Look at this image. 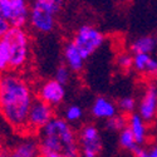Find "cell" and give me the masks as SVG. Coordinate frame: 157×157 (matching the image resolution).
<instances>
[{
	"instance_id": "9",
	"label": "cell",
	"mask_w": 157,
	"mask_h": 157,
	"mask_svg": "<svg viewBox=\"0 0 157 157\" xmlns=\"http://www.w3.org/2000/svg\"><path fill=\"white\" fill-rule=\"evenodd\" d=\"M65 94H67V92H65V86L60 84L54 78L53 79L44 81L38 87V90H36L38 99H40L42 102L49 104V106L53 108L60 106L64 102Z\"/></svg>"
},
{
	"instance_id": "2",
	"label": "cell",
	"mask_w": 157,
	"mask_h": 157,
	"mask_svg": "<svg viewBox=\"0 0 157 157\" xmlns=\"http://www.w3.org/2000/svg\"><path fill=\"white\" fill-rule=\"evenodd\" d=\"M39 135V157H81L77 132L63 117L54 116Z\"/></svg>"
},
{
	"instance_id": "13",
	"label": "cell",
	"mask_w": 157,
	"mask_h": 157,
	"mask_svg": "<svg viewBox=\"0 0 157 157\" xmlns=\"http://www.w3.org/2000/svg\"><path fill=\"white\" fill-rule=\"evenodd\" d=\"M63 58L65 62V65L74 73H79L84 68V62L86 59L82 57L79 50L77 49L74 43L71 40L63 48Z\"/></svg>"
},
{
	"instance_id": "28",
	"label": "cell",
	"mask_w": 157,
	"mask_h": 157,
	"mask_svg": "<svg viewBox=\"0 0 157 157\" xmlns=\"http://www.w3.org/2000/svg\"><path fill=\"white\" fill-rule=\"evenodd\" d=\"M0 157H6V151H5V148L3 147L2 143H0Z\"/></svg>"
},
{
	"instance_id": "21",
	"label": "cell",
	"mask_w": 157,
	"mask_h": 157,
	"mask_svg": "<svg viewBox=\"0 0 157 157\" xmlns=\"http://www.w3.org/2000/svg\"><path fill=\"white\" fill-rule=\"evenodd\" d=\"M150 59H151L150 54H133V65H132V68L138 73H145Z\"/></svg>"
},
{
	"instance_id": "7",
	"label": "cell",
	"mask_w": 157,
	"mask_h": 157,
	"mask_svg": "<svg viewBox=\"0 0 157 157\" xmlns=\"http://www.w3.org/2000/svg\"><path fill=\"white\" fill-rule=\"evenodd\" d=\"M28 24L36 33L49 34L56 29L57 13L40 5V4L32 3Z\"/></svg>"
},
{
	"instance_id": "11",
	"label": "cell",
	"mask_w": 157,
	"mask_h": 157,
	"mask_svg": "<svg viewBox=\"0 0 157 157\" xmlns=\"http://www.w3.org/2000/svg\"><path fill=\"white\" fill-rule=\"evenodd\" d=\"M6 157H39V142L32 137H23L9 151Z\"/></svg>"
},
{
	"instance_id": "16",
	"label": "cell",
	"mask_w": 157,
	"mask_h": 157,
	"mask_svg": "<svg viewBox=\"0 0 157 157\" xmlns=\"http://www.w3.org/2000/svg\"><path fill=\"white\" fill-rule=\"evenodd\" d=\"M118 145L121 148L129 152H133L138 147V143L136 142L133 135L131 133V131L127 127L123 128L121 132H118Z\"/></svg>"
},
{
	"instance_id": "24",
	"label": "cell",
	"mask_w": 157,
	"mask_h": 157,
	"mask_svg": "<svg viewBox=\"0 0 157 157\" xmlns=\"http://www.w3.org/2000/svg\"><path fill=\"white\" fill-rule=\"evenodd\" d=\"M33 3L40 4V5L50 9V10L58 13L64 4V0H33Z\"/></svg>"
},
{
	"instance_id": "14",
	"label": "cell",
	"mask_w": 157,
	"mask_h": 157,
	"mask_svg": "<svg viewBox=\"0 0 157 157\" xmlns=\"http://www.w3.org/2000/svg\"><path fill=\"white\" fill-rule=\"evenodd\" d=\"M127 128L133 135L138 146L143 145L147 140V123L138 113H132L127 117Z\"/></svg>"
},
{
	"instance_id": "20",
	"label": "cell",
	"mask_w": 157,
	"mask_h": 157,
	"mask_svg": "<svg viewBox=\"0 0 157 157\" xmlns=\"http://www.w3.org/2000/svg\"><path fill=\"white\" fill-rule=\"evenodd\" d=\"M106 127L113 132H121L123 128L127 127V116L124 114H116L111 120L106 121Z\"/></svg>"
},
{
	"instance_id": "17",
	"label": "cell",
	"mask_w": 157,
	"mask_h": 157,
	"mask_svg": "<svg viewBox=\"0 0 157 157\" xmlns=\"http://www.w3.org/2000/svg\"><path fill=\"white\" fill-rule=\"evenodd\" d=\"M83 116H84L83 108L78 106V104H69V106L65 107L63 112V118L71 124L79 122L83 118Z\"/></svg>"
},
{
	"instance_id": "27",
	"label": "cell",
	"mask_w": 157,
	"mask_h": 157,
	"mask_svg": "<svg viewBox=\"0 0 157 157\" xmlns=\"http://www.w3.org/2000/svg\"><path fill=\"white\" fill-rule=\"evenodd\" d=\"M9 29H10V24L5 19H3L0 17V39L5 36V34L8 33Z\"/></svg>"
},
{
	"instance_id": "6",
	"label": "cell",
	"mask_w": 157,
	"mask_h": 157,
	"mask_svg": "<svg viewBox=\"0 0 157 157\" xmlns=\"http://www.w3.org/2000/svg\"><path fill=\"white\" fill-rule=\"evenodd\" d=\"M77 136L81 157H98L101 155L103 147L102 137L94 124L87 123L82 126Z\"/></svg>"
},
{
	"instance_id": "26",
	"label": "cell",
	"mask_w": 157,
	"mask_h": 157,
	"mask_svg": "<svg viewBox=\"0 0 157 157\" xmlns=\"http://www.w3.org/2000/svg\"><path fill=\"white\" fill-rule=\"evenodd\" d=\"M147 75H156L157 74V59L151 57L148 64H147V68H146V72H145Z\"/></svg>"
},
{
	"instance_id": "22",
	"label": "cell",
	"mask_w": 157,
	"mask_h": 157,
	"mask_svg": "<svg viewBox=\"0 0 157 157\" xmlns=\"http://www.w3.org/2000/svg\"><path fill=\"white\" fill-rule=\"evenodd\" d=\"M71 77H72V71H71L65 64H62V65H59V67L57 68V71H56L54 79L58 81L60 84L65 86V84L69 83Z\"/></svg>"
},
{
	"instance_id": "15",
	"label": "cell",
	"mask_w": 157,
	"mask_h": 157,
	"mask_svg": "<svg viewBox=\"0 0 157 157\" xmlns=\"http://www.w3.org/2000/svg\"><path fill=\"white\" fill-rule=\"evenodd\" d=\"M157 47V39L151 35H143L131 43L129 52L132 54H151Z\"/></svg>"
},
{
	"instance_id": "12",
	"label": "cell",
	"mask_w": 157,
	"mask_h": 157,
	"mask_svg": "<svg viewBox=\"0 0 157 157\" xmlns=\"http://www.w3.org/2000/svg\"><path fill=\"white\" fill-rule=\"evenodd\" d=\"M90 113H92V116L97 120L108 121L116 114H118V108H117V103H114L112 99L99 96L92 103Z\"/></svg>"
},
{
	"instance_id": "8",
	"label": "cell",
	"mask_w": 157,
	"mask_h": 157,
	"mask_svg": "<svg viewBox=\"0 0 157 157\" xmlns=\"http://www.w3.org/2000/svg\"><path fill=\"white\" fill-rule=\"evenodd\" d=\"M53 118L54 108L36 98L29 111L27 132H40Z\"/></svg>"
},
{
	"instance_id": "1",
	"label": "cell",
	"mask_w": 157,
	"mask_h": 157,
	"mask_svg": "<svg viewBox=\"0 0 157 157\" xmlns=\"http://www.w3.org/2000/svg\"><path fill=\"white\" fill-rule=\"evenodd\" d=\"M35 97L30 83L19 72L0 74V116L17 132H27V122Z\"/></svg>"
},
{
	"instance_id": "25",
	"label": "cell",
	"mask_w": 157,
	"mask_h": 157,
	"mask_svg": "<svg viewBox=\"0 0 157 157\" xmlns=\"http://www.w3.org/2000/svg\"><path fill=\"white\" fill-rule=\"evenodd\" d=\"M132 153L135 157H157V145L152 146L150 150H145L142 146H138Z\"/></svg>"
},
{
	"instance_id": "5",
	"label": "cell",
	"mask_w": 157,
	"mask_h": 157,
	"mask_svg": "<svg viewBox=\"0 0 157 157\" xmlns=\"http://www.w3.org/2000/svg\"><path fill=\"white\" fill-rule=\"evenodd\" d=\"M30 5L29 0H0V17L10 27L25 28L29 21Z\"/></svg>"
},
{
	"instance_id": "3",
	"label": "cell",
	"mask_w": 157,
	"mask_h": 157,
	"mask_svg": "<svg viewBox=\"0 0 157 157\" xmlns=\"http://www.w3.org/2000/svg\"><path fill=\"white\" fill-rule=\"evenodd\" d=\"M4 38L10 53V71L20 72L27 67L30 58V36L25 28L10 27Z\"/></svg>"
},
{
	"instance_id": "29",
	"label": "cell",
	"mask_w": 157,
	"mask_h": 157,
	"mask_svg": "<svg viewBox=\"0 0 157 157\" xmlns=\"http://www.w3.org/2000/svg\"><path fill=\"white\" fill-rule=\"evenodd\" d=\"M0 118H2V116H0Z\"/></svg>"
},
{
	"instance_id": "23",
	"label": "cell",
	"mask_w": 157,
	"mask_h": 157,
	"mask_svg": "<svg viewBox=\"0 0 157 157\" xmlns=\"http://www.w3.org/2000/svg\"><path fill=\"white\" fill-rule=\"evenodd\" d=\"M117 65L120 69L128 72L133 65V56H131L129 53H120L117 57Z\"/></svg>"
},
{
	"instance_id": "10",
	"label": "cell",
	"mask_w": 157,
	"mask_h": 157,
	"mask_svg": "<svg viewBox=\"0 0 157 157\" xmlns=\"http://www.w3.org/2000/svg\"><path fill=\"white\" fill-rule=\"evenodd\" d=\"M137 113L146 123H151L157 118V83L152 82L147 84L140 103H137Z\"/></svg>"
},
{
	"instance_id": "18",
	"label": "cell",
	"mask_w": 157,
	"mask_h": 157,
	"mask_svg": "<svg viewBox=\"0 0 157 157\" xmlns=\"http://www.w3.org/2000/svg\"><path fill=\"white\" fill-rule=\"evenodd\" d=\"M10 71V53L5 38L0 39V74Z\"/></svg>"
},
{
	"instance_id": "4",
	"label": "cell",
	"mask_w": 157,
	"mask_h": 157,
	"mask_svg": "<svg viewBox=\"0 0 157 157\" xmlns=\"http://www.w3.org/2000/svg\"><path fill=\"white\" fill-rule=\"evenodd\" d=\"M72 42L79 50L82 57L84 59H88L99 48L103 47L104 42H106V35L93 25L84 24L77 29Z\"/></svg>"
},
{
	"instance_id": "19",
	"label": "cell",
	"mask_w": 157,
	"mask_h": 157,
	"mask_svg": "<svg viewBox=\"0 0 157 157\" xmlns=\"http://www.w3.org/2000/svg\"><path fill=\"white\" fill-rule=\"evenodd\" d=\"M117 108H118L124 116H127V114L129 116V114L135 113V111L137 108V102L133 97H129V96L122 97L118 101V103H117Z\"/></svg>"
}]
</instances>
